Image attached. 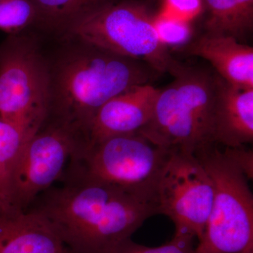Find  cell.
Returning a JSON list of instances; mask_svg holds the SVG:
<instances>
[{
	"mask_svg": "<svg viewBox=\"0 0 253 253\" xmlns=\"http://www.w3.org/2000/svg\"><path fill=\"white\" fill-rule=\"evenodd\" d=\"M155 27L160 40L167 47L186 44L191 36L187 21L165 12L154 18Z\"/></svg>",
	"mask_w": 253,
	"mask_h": 253,
	"instance_id": "cell-19",
	"label": "cell"
},
{
	"mask_svg": "<svg viewBox=\"0 0 253 253\" xmlns=\"http://www.w3.org/2000/svg\"><path fill=\"white\" fill-rule=\"evenodd\" d=\"M161 89L150 84L129 88L100 108L83 132L82 143L138 132L152 116Z\"/></svg>",
	"mask_w": 253,
	"mask_h": 253,
	"instance_id": "cell-10",
	"label": "cell"
},
{
	"mask_svg": "<svg viewBox=\"0 0 253 253\" xmlns=\"http://www.w3.org/2000/svg\"><path fill=\"white\" fill-rule=\"evenodd\" d=\"M0 253H66L49 220L35 210L0 216Z\"/></svg>",
	"mask_w": 253,
	"mask_h": 253,
	"instance_id": "cell-13",
	"label": "cell"
},
{
	"mask_svg": "<svg viewBox=\"0 0 253 253\" xmlns=\"http://www.w3.org/2000/svg\"><path fill=\"white\" fill-rule=\"evenodd\" d=\"M213 194L212 179L199 158L173 151L156 186L158 214L173 221L175 233L189 234L199 241L204 236Z\"/></svg>",
	"mask_w": 253,
	"mask_h": 253,
	"instance_id": "cell-8",
	"label": "cell"
},
{
	"mask_svg": "<svg viewBox=\"0 0 253 253\" xmlns=\"http://www.w3.org/2000/svg\"><path fill=\"white\" fill-rule=\"evenodd\" d=\"M154 18L136 1H110L73 23L67 31L82 42L142 61L158 73L173 77L184 65L160 40Z\"/></svg>",
	"mask_w": 253,
	"mask_h": 253,
	"instance_id": "cell-5",
	"label": "cell"
},
{
	"mask_svg": "<svg viewBox=\"0 0 253 253\" xmlns=\"http://www.w3.org/2000/svg\"><path fill=\"white\" fill-rule=\"evenodd\" d=\"M174 78L160 91L152 116L138 132L161 147L199 157L217 146L212 133L215 73L184 65Z\"/></svg>",
	"mask_w": 253,
	"mask_h": 253,
	"instance_id": "cell-3",
	"label": "cell"
},
{
	"mask_svg": "<svg viewBox=\"0 0 253 253\" xmlns=\"http://www.w3.org/2000/svg\"><path fill=\"white\" fill-rule=\"evenodd\" d=\"M246 253H253V252Z\"/></svg>",
	"mask_w": 253,
	"mask_h": 253,
	"instance_id": "cell-22",
	"label": "cell"
},
{
	"mask_svg": "<svg viewBox=\"0 0 253 253\" xmlns=\"http://www.w3.org/2000/svg\"><path fill=\"white\" fill-rule=\"evenodd\" d=\"M51 97L52 76L36 44L13 36L0 44V118L35 134Z\"/></svg>",
	"mask_w": 253,
	"mask_h": 253,
	"instance_id": "cell-7",
	"label": "cell"
},
{
	"mask_svg": "<svg viewBox=\"0 0 253 253\" xmlns=\"http://www.w3.org/2000/svg\"><path fill=\"white\" fill-rule=\"evenodd\" d=\"M198 158L212 179L214 194L204 236L194 253L253 252V196L249 179L219 146Z\"/></svg>",
	"mask_w": 253,
	"mask_h": 253,
	"instance_id": "cell-6",
	"label": "cell"
},
{
	"mask_svg": "<svg viewBox=\"0 0 253 253\" xmlns=\"http://www.w3.org/2000/svg\"><path fill=\"white\" fill-rule=\"evenodd\" d=\"M190 54L212 65L224 81L243 88H253V49L233 37L206 33L188 49Z\"/></svg>",
	"mask_w": 253,
	"mask_h": 253,
	"instance_id": "cell-12",
	"label": "cell"
},
{
	"mask_svg": "<svg viewBox=\"0 0 253 253\" xmlns=\"http://www.w3.org/2000/svg\"><path fill=\"white\" fill-rule=\"evenodd\" d=\"M83 44L60 65L49 115L80 135L108 101L132 86L149 84L158 74L142 61Z\"/></svg>",
	"mask_w": 253,
	"mask_h": 253,
	"instance_id": "cell-2",
	"label": "cell"
},
{
	"mask_svg": "<svg viewBox=\"0 0 253 253\" xmlns=\"http://www.w3.org/2000/svg\"><path fill=\"white\" fill-rule=\"evenodd\" d=\"M37 20L49 27L67 30L73 23L113 0H31ZM36 20V21H37Z\"/></svg>",
	"mask_w": 253,
	"mask_h": 253,
	"instance_id": "cell-16",
	"label": "cell"
},
{
	"mask_svg": "<svg viewBox=\"0 0 253 253\" xmlns=\"http://www.w3.org/2000/svg\"><path fill=\"white\" fill-rule=\"evenodd\" d=\"M206 33L225 35L244 42L253 29V0H204Z\"/></svg>",
	"mask_w": 253,
	"mask_h": 253,
	"instance_id": "cell-15",
	"label": "cell"
},
{
	"mask_svg": "<svg viewBox=\"0 0 253 253\" xmlns=\"http://www.w3.org/2000/svg\"><path fill=\"white\" fill-rule=\"evenodd\" d=\"M195 240L196 238L189 234L175 233L168 244L158 247H147L129 239L118 245L110 253H194Z\"/></svg>",
	"mask_w": 253,
	"mask_h": 253,
	"instance_id": "cell-18",
	"label": "cell"
},
{
	"mask_svg": "<svg viewBox=\"0 0 253 253\" xmlns=\"http://www.w3.org/2000/svg\"><path fill=\"white\" fill-rule=\"evenodd\" d=\"M80 144L78 132L52 121L44 123L25 144L18 159L14 206L27 211L37 198L61 179L71 154Z\"/></svg>",
	"mask_w": 253,
	"mask_h": 253,
	"instance_id": "cell-9",
	"label": "cell"
},
{
	"mask_svg": "<svg viewBox=\"0 0 253 253\" xmlns=\"http://www.w3.org/2000/svg\"><path fill=\"white\" fill-rule=\"evenodd\" d=\"M213 139L224 148L245 147L253 141V88L234 85L215 73Z\"/></svg>",
	"mask_w": 253,
	"mask_h": 253,
	"instance_id": "cell-11",
	"label": "cell"
},
{
	"mask_svg": "<svg viewBox=\"0 0 253 253\" xmlns=\"http://www.w3.org/2000/svg\"><path fill=\"white\" fill-rule=\"evenodd\" d=\"M3 1V0H0V1Z\"/></svg>",
	"mask_w": 253,
	"mask_h": 253,
	"instance_id": "cell-23",
	"label": "cell"
},
{
	"mask_svg": "<svg viewBox=\"0 0 253 253\" xmlns=\"http://www.w3.org/2000/svg\"><path fill=\"white\" fill-rule=\"evenodd\" d=\"M33 134L0 118V216L19 211L14 206L15 175L23 147Z\"/></svg>",
	"mask_w": 253,
	"mask_h": 253,
	"instance_id": "cell-14",
	"label": "cell"
},
{
	"mask_svg": "<svg viewBox=\"0 0 253 253\" xmlns=\"http://www.w3.org/2000/svg\"><path fill=\"white\" fill-rule=\"evenodd\" d=\"M227 156L237 165L248 179H252L253 174V153L245 147L224 148Z\"/></svg>",
	"mask_w": 253,
	"mask_h": 253,
	"instance_id": "cell-21",
	"label": "cell"
},
{
	"mask_svg": "<svg viewBox=\"0 0 253 253\" xmlns=\"http://www.w3.org/2000/svg\"><path fill=\"white\" fill-rule=\"evenodd\" d=\"M172 152L139 132L82 143L69 158L61 179L99 181L156 201L158 179Z\"/></svg>",
	"mask_w": 253,
	"mask_h": 253,
	"instance_id": "cell-4",
	"label": "cell"
},
{
	"mask_svg": "<svg viewBox=\"0 0 253 253\" xmlns=\"http://www.w3.org/2000/svg\"><path fill=\"white\" fill-rule=\"evenodd\" d=\"M37 20V11L31 0L0 1V30L16 34Z\"/></svg>",
	"mask_w": 253,
	"mask_h": 253,
	"instance_id": "cell-17",
	"label": "cell"
},
{
	"mask_svg": "<svg viewBox=\"0 0 253 253\" xmlns=\"http://www.w3.org/2000/svg\"><path fill=\"white\" fill-rule=\"evenodd\" d=\"M165 3L166 13L186 21L199 14L203 0H165Z\"/></svg>",
	"mask_w": 253,
	"mask_h": 253,
	"instance_id": "cell-20",
	"label": "cell"
},
{
	"mask_svg": "<svg viewBox=\"0 0 253 253\" xmlns=\"http://www.w3.org/2000/svg\"><path fill=\"white\" fill-rule=\"evenodd\" d=\"M33 204L54 227L66 253H110L158 214L154 199L96 181H63Z\"/></svg>",
	"mask_w": 253,
	"mask_h": 253,
	"instance_id": "cell-1",
	"label": "cell"
}]
</instances>
